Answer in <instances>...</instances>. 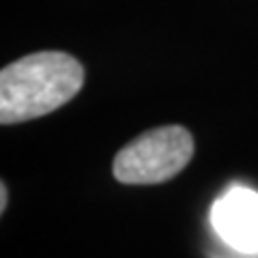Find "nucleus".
<instances>
[{
    "mask_svg": "<svg viewBox=\"0 0 258 258\" xmlns=\"http://www.w3.org/2000/svg\"><path fill=\"white\" fill-rule=\"evenodd\" d=\"M7 203H9V194H7V185L0 183V213L7 211Z\"/></svg>",
    "mask_w": 258,
    "mask_h": 258,
    "instance_id": "4",
    "label": "nucleus"
},
{
    "mask_svg": "<svg viewBox=\"0 0 258 258\" xmlns=\"http://www.w3.org/2000/svg\"><path fill=\"white\" fill-rule=\"evenodd\" d=\"M213 226L237 252H258V194L247 187H232L213 205Z\"/></svg>",
    "mask_w": 258,
    "mask_h": 258,
    "instance_id": "3",
    "label": "nucleus"
},
{
    "mask_svg": "<svg viewBox=\"0 0 258 258\" xmlns=\"http://www.w3.org/2000/svg\"><path fill=\"white\" fill-rule=\"evenodd\" d=\"M194 157V138L181 125L140 134L116 153L112 174L123 185H157L174 179Z\"/></svg>",
    "mask_w": 258,
    "mask_h": 258,
    "instance_id": "2",
    "label": "nucleus"
},
{
    "mask_svg": "<svg viewBox=\"0 0 258 258\" xmlns=\"http://www.w3.org/2000/svg\"><path fill=\"white\" fill-rule=\"evenodd\" d=\"M84 67L64 52H37L0 71V123L15 125L58 110L82 91Z\"/></svg>",
    "mask_w": 258,
    "mask_h": 258,
    "instance_id": "1",
    "label": "nucleus"
}]
</instances>
